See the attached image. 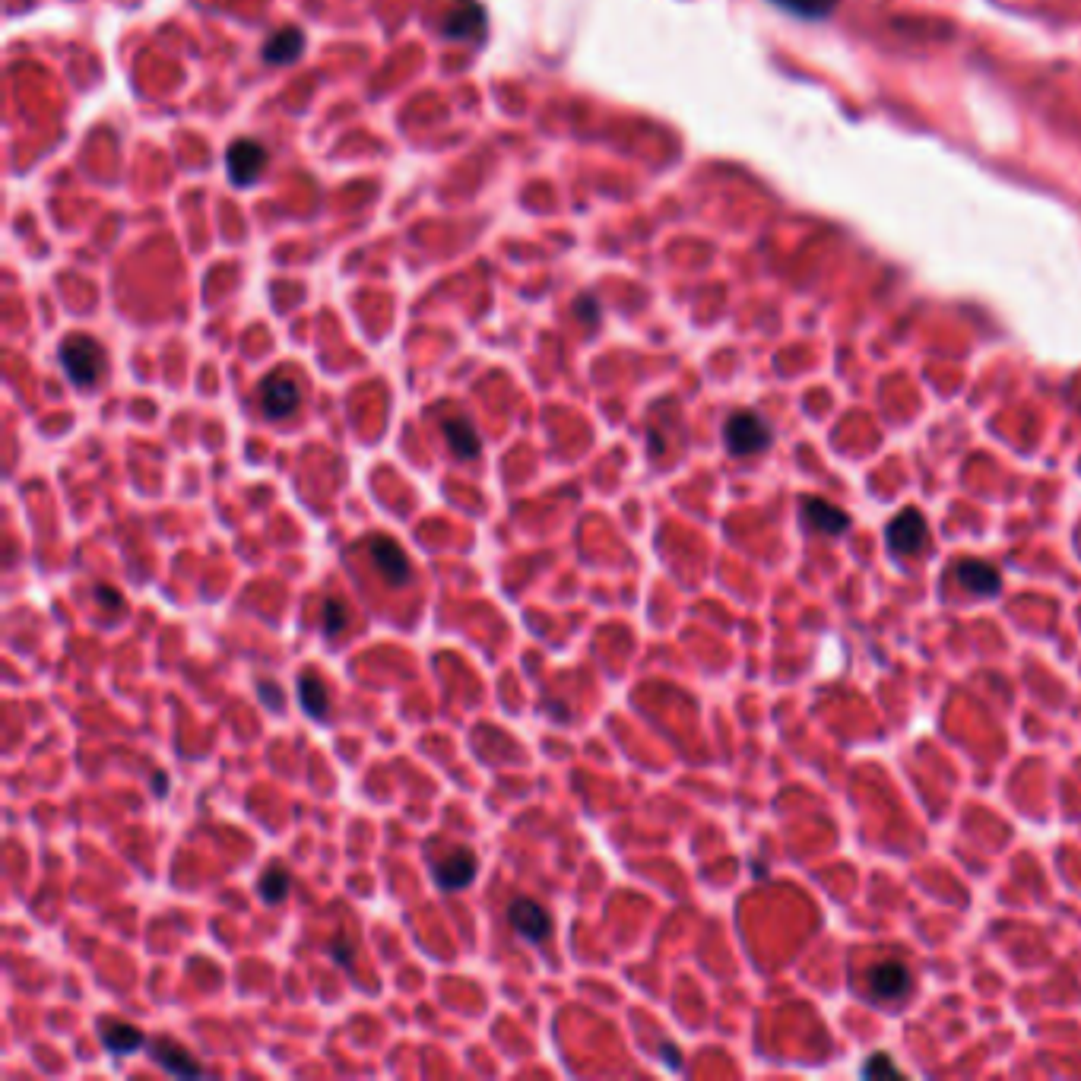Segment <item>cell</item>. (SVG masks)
<instances>
[{"mask_svg": "<svg viewBox=\"0 0 1081 1081\" xmlns=\"http://www.w3.org/2000/svg\"><path fill=\"white\" fill-rule=\"evenodd\" d=\"M61 368L70 384L77 387H92L105 371V352L102 346L92 340V337H83V333H77V337H70L61 343Z\"/></svg>", "mask_w": 1081, "mask_h": 1081, "instance_id": "obj_1", "label": "cell"}, {"mask_svg": "<svg viewBox=\"0 0 1081 1081\" xmlns=\"http://www.w3.org/2000/svg\"><path fill=\"white\" fill-rule=\"evenodd\" d=\"M803 517H806V524H812L815 530H822L828 536L844 533L847 524H850V517L841 508L828 505V501H822V498H806L803 501Z\"/></svg>", "mask_w": 1081, "mask_h": 1081, "instance_id": "obj_15", "label": "cell"}, {"mask_svg": "<svg viewBox=\"0 0 1081 1081\" xmlns=\"http://www.w3.org/2000/svg\"><path fill=\"white\" fill-rule=\"evenodd\" d=\"M365 555L390 587H406L409 581H413V562H409L406 549L397 543L394 536H384V533L368 536L365 539Z\"/></svg>", "mask_w": 1081, "mask_h": 1081, "instance_id": "obj_2", "label": "cell"}, {"mask_svg": "<svg viewBox=\"0 0 1081 1081\" xmlns=\"http://www.w3.org/2000/svg\"><path fill=\"white\" fill-rule=\"evenodd\" d=\"M577 305H581V302H577ZM596 305H593V298H587V321L593 324L596 321V311H593ZM581 318H584V305H581Z\"/></svg>", "mask_w": 1081, "mask_h": 1081, "instance_id": "obj_28", "label": "cell"}, {"mask_svg": "<svg viewBox=\"0 0 1081 1081\" xmlns=\"http://www.w3.org/2000/svg\"><path fill=\"white\" fill-rule=\"evenodd\" d=\"M869 990L879 999H901L910 990V971L901 961H879L869 971Z\"/></svg>", "mask_w": 1081, "mask_h": 1081, "instance_id": "obj_9", "label": "cell"}, {"mask_svg": "<svg viewBox=\"0 0 1081 1081\" xmlns=\"http://www.w3.org/2000/svg\"><path fill=\"white\" fill-rule=\"evenodd\" d=\"M257 400H260V409H264L267 419H286L295 413L298 403H302V387H298L295 378L279 375L276 371V375H267L260 381Z\"/></svg>", "mask_w": 1081, "mask_h": 1081, "instance_id": "obj_6", "label": "cell"}, {"mask_svg": "<svg viewBox=\"0 0 1081 1081\" xmlns=\"http://www.w3.org/2000/svg\"><path fill=\"white\" fill-rule=\"evenodd\" d=\"M955 577H958L961 587H967L977 596L999 593V571L993 565L980 562V558H961V562L955 565Z\"/></svg>", "mask_w": 1081, "mask_h": 1081, "instance_id": "obj_13", "label": "cell"}, {"mask_svg": "<svg viewBox=\"0 0 1081 1081\" xmlns=\"http://www.w3.org/2000/svg\"><path fill=\"white\" fill-rule=\"evenodd\" d=\"M257 695H260V701H264V704L270 707V711H283L286 695H283V688H279V682H273V679H260V682H257Z\"/></svg>", "mask_w": 1081, "mask_h": 1081, "instance_id": "obj_21", "label": "cell"}, {"mask_svg": "<svg viewBox=\"0 0 1081 1081\" xmlns=\"http://www.w3.org/2000/svg\"><path fill=\"white\" fill-rule=\"evenodd\" d=\"M508 923L514 933L524 939V942H546L552 936V917L549 910L533 901V898H524V894H517V898L508 904Z\"/></svg>", "mask_w": 1081, "mask_h": 1081, "instance_id": "obj_5", "label": "cell"}, {"mask_svg": "<svg viewBox=\"0 0 1081 1081\" xmlns=\"http://www.w3.org/2000/svg\"><path fill=\"white\" fill-rule=\"evenodd\" d=\"M327 955H330L333 961H337L340 967H346V971H349V967L356 964V945H352L349 939H343V936H337V939H333V942L327 945Z\"/></svg>", "mask_w": 1081, "mask_h": 1081, "instance_id": "obj_22", "label": "cell"}, {"mask_svg": "<svg viewBox=\"0 0 1081 1081\" xmlns=\"http://www.w3.org/2000/svg\"><path fill=\"white\" fill-rule=\"evenodd\" d=\"M149 787H153V793L162 799L165 793H169V774H165V771H156V774H153V784H149Z\"/></svg>", "mask_w": 1081, "mask_h": 1081, "instance_id": "obj_26", "label": "cell"}, {"mask_svg": "<svg viewBox=\"0 0 1081 1081\" xmlns=\"http://www.w3.org/2000/svg\"><path fill=\"white\" fill-rule=\"evenodd\" d=\"M771 4L790 16H799V20H825L841 0H771Z\"/></svg>", "mask_w": 1081, "mask_h": 1081, "instance_id": "obj_17", "label": "cell"}, {"mask_svg": "<svg viewBox=\"0 0 1081 1081\" xmlns=\"http://www.w3.org/2000/svg\"><path fill=\"white\" fill-rule=\"evenodd\" d=\"M295 698H298V707L305 711V717H311V720H324L330 711V692L318 676H298Z\"/></svg>", "mask_w": 1081, "mask_h": 1081, "instance_id": "obj_14", "label": "cell"}, {"mask_svg": "<svg viewBox=\"0 0 1081 1081\" xmlns=\"http://www.w3.org/2000/svg\"><path fill=\"white\" fill-rule=\"evenodd\" d=\"M663 1059H666V1066L669 1069H682V1059H679V1050L673 1047V1043H663Z\"/></svg>", "mask_w": 1081, "mask_h": 1081, "instance_id": "obj_25", "label": "cell"}, {"mask_svg": "<svg viewBox=\"0 0 1081 1081\" xmlns=\"http://www.w3.org/2000/svg\"><path fill=\"white\" fill-rule=\"evenodd\" d=\"M863 1075H898V1069H894L885 1056H872L869 1066L863 1069Z\"/></svg>", "mask_w": 1081, "mask_h": 1081, "instance_id": "obj_24", "label": "cell"}, {"mask_svg": "<svg viewBox=\"0 0 1081 1081\" xmlns=\"http://www.w3.org/2000/svg\"><path fill=\"white\" fill-rule=\"evenodd\" d=\"M298 51H302V35H298L295 29H283L264 45V61L267 64H289V61H295Z\"/></svg>", "mask_w": 1081, "mask_h": 1081, "instance_id": "obj_18", "label": "cell"}, {"mask_svg": "<svg viewBox=\"0 0 1081 1081\" xmlns=\"http://www.w3.org/2000/svg\"><path fill=\"white\" fill-rule=\"evenodd\" d=\"M441 432H444V441L447 447H451V454L457 460H476L482 454V441H479V432L476 425L467 419V416H451L441 422Z\"/></svg>", "mask_w": 1081, "mask_h": 1081, "instance_id": "obj_10", "label": "cell"}, {"mask_svg": "<svg viewBox=\"0 0 1081 1081\" xmlns=\"http://www.w3.org/2000/svg\"><path fill=\"white\" fill-rule=\"evenodd\" d=\"M482 26V13L476 7H460L451 20H447V35H457V39H470Z\"/></svg>", "mask_w": 1081, "mask_h": 1081, "instance_id": "obj_20", "label": "cell"}, {"mask_svg": "<svg viewBox=\"0 0 1081 1081\" xmlns=\"http://www.w3.org/2000/svg\"><path fill=\"white\" fill-rule=\"evenodd\" d=\"M926 520L920 517L917 508H904L898 517H891L888 524V546L894 552H904V555H917L923 546H926Z\"/></svg>", "mask_w": 1081, "mask_h": 1081, "instance_id": "obj_8", "label": "cell"}, {"mask_svg": "<svg viewBox=\"0 0 1081 1081\" xmlns=\"http://www.w3.org/2000/svg\"><path fill=\"white\" fill-rule=\"evenodd\" d=\"M346 625H349V609H346V603H340L337 596L324 600V606H321V628H324V635H327V638H337V635H343V631H346Z\"/></svg>", "mask_w": 1081, "mask_h": 1081, "instance_id": "obj_19", "label": "cell"}, {"mask_svg": "<svg viewBox=\"0 0 1081 1081\" xmlns=\"http://www.w3.org/2000/svg\"><path fill=\"white\" fill-rule=\"evenodd\" d=\"M476 869H479V863H476V856L467 847L447 850L444 856H438V860H432V866H428V872H432V882L441 891L470 888L473 879H476Z\"/></svg>", "mask_w": 1081, "mask_h": 1081, "instance_id": "obj_4", "label": "cell"}, {"mask_svg": "<svg viewBox=\"0 0 1081 1081\" xmlns=\"http://www.w3.org/2000/svg\"><path fill=\"white\" fill-rule=\"evenodd\" d=\"M723 444H726V451H730L733 457H752V454H761L764 447L771 444V428L758 413L742 409V413H733L730 419H726Z\"/></svg>", "mask_w": 1081, "mask_h": 1081, "instance_id": "obj_3", "label": "cell"}, {"mask_svg": "<svg viewBox=\"0 0 1081 1081\" xmlns=\"http://www.w3.org/2000/svg\"><path fill=\"white\" fill-rule=\"evenodd\" d=\"M92 596H96V600L99 603H105L108 609H124V596L115 590V587H108V584H96V587H92Z\"/></svg>", "mask_w": 1081, "mask_h": 1081, "instance_id": "obj_23", "label": "cell"}, {"mask_svg": "<svg viewBox=\"0 0 1081 1081\" xmlns=\"http://www.w3.org/2000/svg\"><path fill=\"white\" fill-rule=\"evenodd\" d=\"M549 714H552V717H562V720L571 717V714L565 711V704H549Z\"/></svg>", "mask_w": 1081, "mask_h": 1081, "instance_id": "obj_27", "label": "cell"}, {"mask_svg": "<svg viewBox=\"0 0 1081 1081\" xmlns=\"http://www.w3.org/2000/svg\"><path fill=\"white\" fill-rule=\"evenodd\" d=\"M226 169L232 175L235 184H251L257 181L260 175H264L267 169V149L260 146L257 140H235L229 146V156H226Z\"/></svg>", "mask_w": 1081, "mask_h": 1081, "instance_id": "obj_7", "label": "cell"}, {"mask_svg": "<svg viewBox=\"0 0 1081 1081\" xmlns=\"http://www.w3.org/2000/svg\"><path fill=\"white\" fill-rule=\"evenodd\" d=\"M153 1059L165 1072L178 1075V1078H200L203 1075V1066L191 1056V1050H184L181 1043H175V1040H153Z\"/></svg>", "mask_w": 1081, "mask_h": 1081, "instance_id": "obj_12", "label": "cell"}, {"mask_svg": "<svg viewBox=\"0 0 1081 1081\" xmlns=\"http://www.w3.org/2000/svg\"><path fill=\"white\" fill-rule=\"evenodd\" d=\"M99 1037H102V1047L111 1053V1056H134L137 1050L146 1047V1037L140 1028H134V1024L127 1021H102L99 1024Z\"/></svg>", "mask_w": 1081, "mask_h": 1081, "instance_id": "obj_11", "label": "cell"}, {"mask_svg": "<svg viewBox=\"0 0 1081 1081\" xmlns=\"http://www.w3.org/2000/svg\"><path fill=\"white\" fill-rule=\"evenodd\" d=\"M292 891V872L283 866V863H273L264 869V875H260L257 882V894L264 904H283L289 898Z\"/></svg>", "mask_w": 1081, "mask_h": 1081, "instance_id": "obj_16", "label": "cell"}]
</instances>
